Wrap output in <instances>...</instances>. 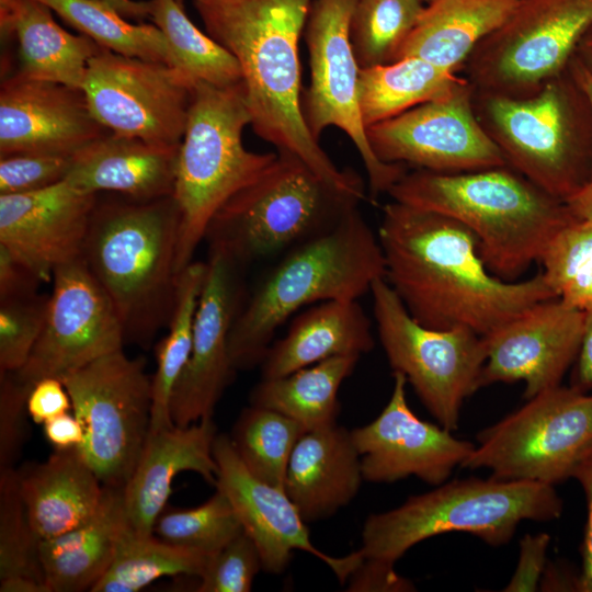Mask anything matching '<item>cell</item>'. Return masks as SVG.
<instances>
[{"label": "cell", "mask_w": 592, "mask_h": 592, "mask_svg": "<svg viewBox=\"0 0 592 592\" xmlns=\"http://www.w3.org/2000/svg\"><path fill=\"white\" fill-rule=\"evenodd\" d=\"M377 334L392 372L402 374L437 423L458 428L464 401L481 388L483 337L419 323L384 277L371 287Z\"/></svg>", "instance_id": "cell-11"}, {"label": "cell", "mask_w": 592, "mask_h": 592, "mask_svg": "<svg viewBox=\"0 0 592 592\" xmlns=\"http://www.w3.org/2000/svg\"><path fill=\"white\" fill-rule=\"evenodd\" d=\"M178 232L173 195L100 201L98 194L81 257L111 298L125 341L148 346L169 323Z\"/></svg>", "instance_id": "cell-5"}, {"label": "cell", "mask_w": 592, "mask_h": 592, "mask_svg": "<svg viewBox=\"0 0 592 592\" xmlns=\"http://www.w3.org/2000/svg\"><path fill=\"white\" fill-rule=\"evenodd\" d=\"M351 431L333 424L306 431L291 455L284 491L306 523L331 517L357 494L363 481Z\"/></svg>", "instance_id": "cell-25"}, {"label": "cell", "mask_w": 592, "mask_h": 592, "mask_svg": "<svg viewBox=\"0 0 592 592\" xmlns=\"http://www.w3.org/2000/svg\"><path fill=\"white\" fill-rule=\"evenodd\" d=\"M406 385V377L395 372L385 408L372 422L351 431L363 479L392 483L414 476L431 486L442 485L464 465L476 444L419 419L407 402Z\"/></svg>", "instance_id": "cell-19"}, {"label": "cell", "mask_w": 592, "mask_h": 592, "mask_svg": "<svg viewBox=\"0 0 592 592\" xmlns=\"http://www.w3.org/2000/svg\"><path fill=\"white\" fill-rule=\"evenodd\" d=\"M101 47L178 68L163 33L155 24H134L100 0H39Z\"/></svg>", "instance_id": "cell-36"}, {"label": "cell", "mask_w": 592, "mask_h": 592, "mask_svg": "<svg viewBox=\"0 0 592 592\" xmlns=\"http://www.w3.org/2000/svg\"><path fill=\"white\" fill-rule=\"evenodd\" d=\"M563 202L572 217L592 224V180Z\"/></svg>", "instance_id": "cell-55"}, {"label": "cell", "mask_w": 592, "mask_h": 592, "mask_svg": "<svg viewBox=\"0 0 592 592\" xmlns=\"http://www.w3.org/2000/svg\"><path fill=\"white\" fill-rule=\"evenodd\" d=\"M466 81L451 94L368 126L374 155L385 163L437 173H458L506 166L481 127Z\"/></svg>", "instance_id": "cell-16"}, {"label": "cell", "mask_w": 592, "mask_h": 592, "mask_svg": "<svg viewBox=\"0 0 592 592\" xmlns=\"http://www.w3.org/2000/svg\"><path fill=\"white\" fill-rule=\"evenodd\" d=\"M213 454L218 467L215 488L228 498L243 531L255 544L263 571L282 573L293 551L303 550L326 563L341 584L346 582L364 559L360 550L334 557L318 549L284 489L254 477L237 455L228 434H217Z\"/></svg>", "instance_id": "cell-21"}, {"label": "cell", "mask_w": 592, "mask_h": 592, "mask_svg": "<svg viewBox=\"0 0 592 592\" xmlns=\"http://www.w3.org/2000/svg\"><path fill=\"white\" fill-rule=\"evenodd\" d=\"M44 435L56 449L79 447L84 439L81 423L68 412L57 415L44 424Z\"/></svg>", "instance_id": "cell-52"}, {"label": "cell", "mask_w": 592, "mask_h": 592, "mask_svg": "<svg viewBox=\"0 0 592 592\" xmlns=\"http://www.w3.org/2000/svg\"><path fill=\"white\" fill-rule=\"evenodd\" d=\"M209 556L169 544L153 534L143 536L130 527L122 537L115 557L91 592H137L166 576L197 577Z\"/></svg>", "instance_id": "cell-35"}, {"label": "cell", "mask_w": 592, "mask_h": 592, "mask_svg": "<svg viewBox=\"0 0 592 592\" xmlns=\"http://www.w3.org/2000/svg\"><path fill=\"white\" fill-rule=\"evenodd\" d=\"M574 56L592 75V25L578 43Z\"/></svg>", "instance_id": "cell-58"}, {"label": "cell", "mask_w": 592, "mask_h": 592, "mask_svg": "<svg viewBox=\"0 0 592 592\" xmlns=\"http://www.w3.org/2000/svg\"><path fill=\"white\" fill-rule=\"evenodd\" d=\"M194 82L168 64L101 47L89 60L81 88L93 116L110 133L180 146Z\"/></svg>", "instance_id": "cell-15"}, {"label": "cell", "mask_w": 592, "mask_h": 592, "mask_svg": "<svg viewBox=\"0 0 592 592\" xmlns=\"http://www.w3.org/2000/svg\"><path fill=\"white\" fill-rule=\"evenodd\" d=\"M571 478L582 487L588 510L584 537L580 548L582 557L580 592H592V448L578 463Z\"/></svg>", "instance_id": "cell-51"}, {"label": "cell", "mask_w": 592, "mask_h": 592, "mask_svg": "<svg viewBox=\"0 0 592 592\" xmlns=\"http://www.w3.org/2000/svg\"><path fill=\"white\" fill-rule=\"evenodd\" d=\"M98 194L67 181L21 194L0 195V244L41 280L82 255Z\"/></svg>", "instance_id": "cell-23"}, {"label": "cell", "mask_w": 592, "mask_h": 592, "mask_svg": "<svg viewBox=\"0 0 592 592\" xmlns=\"http://www.w3.org/2000/svg\"><path fill=\"white\" fill-rule=\"evenodd\" d=\"M73 155L16 152L0 156V195L42 190L64 181Z\"/></svg>", "instance_id": "cell-45"}, {"label": "cell", "mask_w": 592, "mask_h": 592, "mask_svg": "<svg viewBox=\"0 0 592 592\" xmlns=\"http://www.w3.org/2000/svg\"><path fill=\"white\" fill-rule=\"evenodd\" d=\"M206 266L191 353L170 401L171 419L178 426L213 418L236 372L229 357V334L246 298L243 266L218 249H209Z\"/></svg>", "instance_id": "cell-18"}, {"label": "cell", "mask_w": 592, "mask_h": 592, "mask_svg": "<svg viewBox=\"0 0 592 592\" xmlns=\"http://www.w3.org/2000/svg\"><path fill=\"white\" fill-rule=\"evenodd\" d=\"M539 590L580 592V573L568 570L563 565L547 562L539 582Z\"/></svg>", "instance_id": "cell-54"}, {"label": "cell", "mask_w": 592, "mask_h": 592, "mask_svg": "<svg viewBox=\"0 0 592 592\" xmlns=\"http://www.w3.org/2000/svg\"><path fill=\"white\" fill-rule=\"evenodd\" d=\"M357 0H314L304 30L310 82L301 91L304 122L315 140L330 126L344 132L357 149L368 178L371 198L389 190L408 171L382 162L373 152L357 101L360 67L350 38Z\"/></svg>", "instance_id": "cell-14"}, {"label": "cell", "mask_w": 592, "mask_h": 592, "mask_svg": "<svg viewBox=\"0 0 592 592\" xmlns=\"http://www.w3.org/2000/svg\"><path fill=\"white\" fill-rule=\"evenodd\" d=\"M84 439L78 447L103 486L124 488L147 440L151 378L144 357L123 349L61 378Z\"/></svg>", "instance_id": "cell-13"}, {"label": "cell", "mask_w": 592, "mask_h": 592, "mask_svg": "<svg viewBox=\"0 0 592 592\" xmlns=\"http://www.w3.org/2000/svg\"><path fill=\"white\" fill-rule=\"evenodd\" d=\"M314 0H193L206 33L238 61L250 126L276 151L366 197L362 178L339 169L310 135L300 107L299 39Z\"/></svg>", "instance_id": "cell-2"}, {"label": "cell", "mask_w": 592, "mask_h": 592, "mask_svg": "<svg viewBox=\"0 0 592 592\" xmlns=\"http://www.w3.org/2000/svg\"><path fill=\"white\" fill-rule=\"evenodd\" d=\"M421 1L426 4V3L431 2L432 0H421Z\"/></svg>", "instance_id": "cell-59"}, {"label": "cell", "mask_w": 592, "mask_h": 592, "mask_svg": "<svg viewBox=\"0 0 592 592\" xmlns=\"http://www.w3.org/2000/svg\"><path fill=\"white\" fill-rule=\"evenodd\" d=\"M392 201L448 216L476 237L489 271L516 281L573 217L565 202L508 166L458 173L407 171Z\"/></svg>", "instance_id": "cell-3"}, {"label": "cell", "mask_w": 592, "mask_h": 592, "mask_svg": "<svg viewBox=\"0 0 592 592\" xmlns=\"http://www.w3.org/2000/svg\"><path fill=\"white\" fill-rule=\"evenodd\" d=\"M16 473L29 522L39 540L84 524L102 501L104 487L78 447L56 449L45 462Z\"/></svg>", "instance_id": "cell-27"}, {"label": "cell", "mask_w": 592, "mask_h": 592, "mask_svg": "<svg viewBox=\"0 0 592 592\" xmlns=\"http://www.w3.org/2000/svg\"><path fill=\"white\" fill-rule=\"evenodd\" d=\"M52 281L43 331L26 363L12 372L30 388L43 378L61 379L125 342L117 311L82 257L58 266Z\"/></svg>", "instance_id": "cell-17"}, {"label": "cell", "mask_w": 592, "mask_h": 592, "mask_svg": "<svg viewBox=\"0 0 592 592\" xmlns=\"http://www.w3.org/2000/svg\"><path fill=\"white\" fill-rule=\"evenodd\" d=\"M262 570L259 550L243 531L214 555L200 576L198 592H250Z\"/></svg>", "instance_id": "cell-44"}, {"label": "cell", "mask_w": 592, "mask_h": 592, "mask_svg": "<svg viewBox=\"0 0 592 592\" xmlns=\"http://www.w3.org/2000/svg\"><path fill=\"white\" fill-rule=\"evenodd\" d=\"M550 536L547 533L526 534L520 542V556L514 573L502 591H537L547 565Z\"/></svg>", "instance_id": "cell-47"}, {"label": "cell", "mask_w": 592, "mask_h": 592, "mask_svg": "<svg viewBox=\"0 0 592 592\" xmlns=\"http://www.w3.org/2000/svg\"><path fill=\"white\" fill-rule=\"evenodd\" d=\"M217 428L213 418L187 426L173 425L149 432L138 462L124 487V503L130 530L153 534L155 524L180 473L194 471L215 486L218 467L213 446Z\"/></svg>", "instance_id": "cell-24"}, {"label": "cell", "mask_w": 592, "mask_h": 592, "mask_svg": "<svg viewBox=\"0 0 592 592\" xmlns=\"http://www.w3.org/2000/svg\"><path fill=\"white\" fill-rule=\"evenodd\" d=\"M349 592H411L414 583L395 571V565L364 558L346 580Z\"/></svg>", "instance_id": "cell-48"}, {"label": "cell", "mask_w": 592, "mask_h": 592, "mask_svg": "<svg viewBox=\"0 0 592 592\" xmlns=\"http://www.w3.org/2000/svg\"><path fill=\"white\" fill-rule=\"evenodd\" d=\"M372 323L357 300L314 304L293 318L286 334L271 344L261 378H276L334 356L373 350Z\"/></svg>", "instance_id": "cell-28"}, {"label": "cell", "mask_w": 592, "mask_h": 592, "mask_svg": "<svg viewBox=\"0 0 592 592\" xmlns=\"http://www.w3.org/2000/svg\"><path fill=\"white\" fill-rule=\"evenodd\" d=\"M38 545L20 494L16 470L0 468L1 592H48Z\"/></svg>", "instance_id": "cell-39"}, {"label": "cell", "mask_w": 592, "mask_h": 592, "mask_svg": "<svg viewBox=\"0 0 592 592\" xmlns=\"http://www.w3.org/2000/svg\"><path fill=\"white\" fill-rule=\"evenodd\" d=\"M110 134L93 116L82 88L13 72L0 88V156L75 155Z\"/></svg>", "instance_id": "cell-22"}, {"label": "cell", "mask_w": 592, "mask_h": 592, "mask_svg": "<svg viewBox=\"0 0 592 592\" xmlns=\"http://www.w3.org/2000/svg\"><path fill=\"white\" fill-rule=\"evenodd\" d=\"M567 70L585 95L592 112V75L585 69V67L577 59L574 55L570 59Z\"/></svg>", "instance_id": "cell-56"}, {"label": "cell", "mask_w": 592, "mask_h": 592, "mask_svg": "<svg viewBox=\"0 0 592 592\" xmlns=\"http://www.w3.org/2000/svg\"><path fill=\"white\" fill-rule=\"evenodd\" d=\"M539 262L549 287L566 305L592 309V224L574 217L545 248Z\"/></svg>", "instance_id": "cell-41"}, {"label": "cell", "mask_w": 592, "mask_h": 592, "mask_svg": "<svg viewBox=\"0 0 592 592\" xmlns=\"http://www.w3.org/2000/svg\"><path fill=\"white\" fill-rule=\"evenodd\" d=\"M30 390L12 372H0V468L13 467L27 441Z\"/></svg>", "instance_id": "cell-46"}, {"label": "cell", "mask_w": 592, "mask_h": 592, "mask_svg": "<svg viewBox=\"0 0 592 592\" xmlns=\"http://www.w3.org/2000/svg\"><path fill=\"white\" fill-rule=\"evenodd\" d=\"M465 81L464 76L420 57L360 68L357 101L362 122L367 128L387 121L451 94Z\"/></svg>", "instance_id": "cell-32"}, {"label": "cell", "mask_w": 592, "mask_h": 592, "mask_svg": "<svg viewBox=\"0 0 592 592\" xmlns=\"http://www.w3.org/2000/svg\"><path fill=\"white\" fill-rule=\"evenodd\" d=\"M358 356H334L276 378H261L250 405L267 408L299 422L307 431L337 424L342 383Z\"/></svg>", "instance_id": "cell-33"}, {"label": "cell", "mask_w": 592, "mask_h": 592, "mask_svg": "<svg viewBox=\"0 0 592 592\" xmlns=\"http://www.w3.org/2000/svg\"><path fill=\"white\" fill-rule=\"evenodd\" d=\"M0 30L2 39L16 43L15 73L70 87H82L89 60L101 48L64 30L39 0H0Z\"/></svg>", "instance_id": "cell-29"}, {"label": "cell", "mask_w": 592, "mask_h": 592, "mask_svg": "<svg viewBox=\"0 0 592 592\" xmlns=\"http://www.w3.org/2000/svg\"><path fill=\"white\" fill-rule=\"evenodd\" d=\"M148 1L149 16L168 41L178 69L193 81L218 87H232L242 82L236 58L193 24L180 0Z\"/></svg>", "instance_id": "cell-37"}, {"label": "cell", "mask_w": 592, "mask_h": 592, "mask_svg": "<svg viewBox=\"0 0 592 592\" xmlns=\"http://www.w3.org/2000/svg\"><path fill=\"white\" fill-rule=\"evenodd\" d=\"M424 7L421 0H357L350 38L358 67L395 61Z\"/></svg>", "instance_id": "cell-40"}, {"label": "cell", "mask_w": 592, "mask_h": 592, "mask_svg": "<svg viewBox=\"0 0 592 592\" xmlns=\"http://www.w3.org/2000/svg\"><path fill=\"white\" fill-rule=\"evenodd\" d=\"M555 486L469 477L445 481L401 505L371 514L362 530L364 558L395 565L417 544L445 533H468L490 546L510 543L521 522L560 517Z\"/></svg>", "instance_id": "cell-6"}, {"label": "cell", "mask_w": 592, "mask_h": 592, "mask_svg": "<svg viewBox=\"0 0 592 592\" xmlns=\"http://www.w3.org/2000/svg\"><path fill=\"white\" fill-rule=\"evenodd\" d=\"M27 413L36 424L66 413L72 408L70 396L61 379L47 377L38 380L30 390Z\"/></svg>", "instance_id": "cell-49"}, {"label": "cell", "mask_w": 592, "mask_h": 592, "mask_svg": "<svg viewBox=\"0 0 592 592\" xmlns=\"http://www.w3.org/2000/svg\"><path fill=\"white\" fill-rule=\"evenodd\" d=\"M519 0H432L396 59L420 57L459 73L473 49L500 26Z\"/></svg>", "instance_id": "cell-31"}, {"label": "cell", "mask_w": 592, "mask_h": 592, "mask_svg": "<svg viewBox=\"0 0 592 592\" xmlns=\"http://www.w3.org/2000/svg\"><path fill=\"white\" fill-rule=\"evenodd\" d=\"M250 123L242 82L232 87L194 82L173 191L179 210L177 275L193 262L217 210L277 156L244 148L242 134Z\"/></svg>", "instance_id": "cell-7"}, {"label": "cell", "mask_w": 592, "mask_h": 592, "mask_svg": "<svg viewBox=\"0 0 592 592\" xmlns=\"http://www.w3.org/2000/svg\"><path fill=\"white\" fill-rule=\"evenodd\" d=\"M103 487L100 506L88 522L39 540V562L48 592L90 591L111 566L129 524L124 488Z\"/></svg>", "instance_id": "cell-30"}, {"label": "cell", "mask_w": 592, "mask_h": 592, "mask_svg": "<svg viewBox=\"0 0 592 592\" xmlns=\"http://www.w3.org/2000/svg\"><path fill=\"white\" fill-rule=\"evenodd\" d=\"M153 532L169 544L214 555L243 532L225 493L216 492L203 504L160 514Z\"/></svg>", "instance_id": "cell-42"}, {"label": "cell", "mask_w": 592, "mask_h": 592, "mask_svg": "<svg viewBox=\"0 0 592 592\" xmlns=\"http://www.w3.org/2000/svg\"><path fill=\"white\" fill-rule=\"evenodd\" d=\"M276 152L261 175L217 210L205 234L209 249L243 267L331 229L366 200L325 180L297 156Z\"/></svg>", "instance_id": "cell-9"}, {"label": "cell", "mask_w": 592, "mask_h": 592, "mask_svg": "<svg viewBox=\"0 0 592 592\" xmlns=\"http://www.w3.org/2000/svg\"><path fill=\"white\" fill-rule=\"evenodd\" d=\"M42 280L0 244V300L37 293Z\"/></svg>", "instance_id": "cell-50"}, {"label": "cell", "mask_w": 592, "mask_h": 592, "mask_svg": "<svg viewBox=\"0 0 592 592\" xmlns=\"http://www.w3.org/2000/svg\"><path fill=\"white\" fill-rule=\"evenodd\" d=\"M206 270V262L193 261L177 275L169 330L156 346L149 432L174 425L170 414L171 396L191 353L193 323Z\"/></svg>", "instance_id": "cell-34"}, {"label": "cell", "mask_w": 592, "mask_h": 592, "mask_svg": "<svg viewBox=\"0 0 592 592\" xmlns=\"http://www.w3.org/2000/svg\"><path fill=\"white\" fill-rule=\"evenodd\" d=\"M475 114L505 164L565 201L591 180L592 112L568 70L536 93H473Z\"/></svg>", "instance_id": "cell-8"}, {"label": "cell", "mask_w": 592, "mask_h": 592, "mask_svg": "<svg viewBox=\"0 0 592 592\" xmlns=\"http://www.w3.org/2000/svg\"><path fill=\"white\" fill-rule=\"evenodd\" d=\"M584 311L559 298L540 301L487 335L481 387L523 382L524 397L561 385L576 362L583 337Z\"/></svg>", "instance_id": "cell-20"}, {"label": "cell", "mask_w": 592, "mask_h": 592, "mask_svg": "<svg viewBox=\"0 0 592 592\" xmlns=\"http://www.w3.org/2000/svg\"><path fill=\"white\" fill-rule=\"evenodd\" d=\"M377 237L384 278L421 325L483 337L530 307L557 298L542 272L504 281L482 261L476 237L443 214L396 201L383 207Z\"/></svg>", "instance_id": "cell-1"}, {"label": "cell", "mask_w": 592, "mask_h": 592, "mask_svg": "<svg viewBox=\"0 0 592 592\" xmlns=\"http://www.w3.org/2000/svg\"><path fill=\"white\" fill-rule=\"evenodd\" d=\"M49 295L0 300V372H16L27 361L45 325Z\"/></svg>", "instance_id": "cell-43"}, {"label": "cell", "mask_w": 592, "mask_h": 592, "mask_svg": "<svg viewBox=\"0 0 592 592\" xmlns=\"http://www.w3.org/2000/svg\"><path fill=\"white\" fill-rule=\"evenodd\" d=\"M574 363L571 386L582 391L592 390V309L584 311L582 343Z\"/></svg>", "instance_id": "cell-53"}, {"label": "cell", "mask_w": 592, "mask_h": 592, "mask_svg": "<svg viewBox=\"0 0 592 592\" xmlns=\"http://www.w3.org/2000/svg\"><path fill=\"white\" fill-rule=\"evenodd\" d=\"M591 448L592 395L559 385L481 430L462 467L555 486L571 478Z\"/></svg>", "instance_id": "cell-10"}, {"label": "cell", "mask_w": 592, "mask_h": 592, "mask_svg": "<svg viewBox=\"0 0 592 592\" xmlns=\"http://www.w3.org/2000/svg\"><path fill=\"white\" fill-rule=\"evenodd\" d=\"M115 9L119 14L130 19L149 16V1L135 0H100Z\"/></svg>", "instance_id": "cell-57"}, {"label": "cell", "mask_w": 592, "mask_h": 592, "mask_svg": "<svg viewBox=\"0 0 592 592\" xmlns=\"http://www.w3.org/2000/svg\"><path fill=\"white\" fill-rule=\"evenodd\" d=\"M179 149L110 133L73 155L65 181L92 194L109 192L134 200L170 196Z\"/></svg>", "instance_id": "cell-26"}, {"label": "cell", "mask_w": 592, "mask_h": 592, "mask_svg": "<svg viewBox=\"0 0 592 592\" xmlns=\"http://www.w3.org/2000/svg\"><path fill=\"white\" fill-rule=\"evenodd\" d=\"M384 276L378 237L355 207L331 229L284 252L244 298L229 334L234 369L261 365L276 330L301 308L358 300Z\"/></svg>", "instance_id": "cell-4"}, {"label": "cell", "mask_w": 592, "mask_h": 592, "mask_svg": "<svg viewBox=\"0 0 592 592\" xmlns=\"http://www.w3.org/2000/svg\"><path fill=\"white\" fill-rule=\"evenodd\" d=\"M591 25L592 0H519L460 72L476 92L530 96L566 71Z\"/></svg>", "instance_id": "cell-12"}, {"label": "cell", "mask_w": 592, "mask_h": 592, "mask_svg": "<svg viewBox=\"0 0 592 592\" xmlns=\"http://www.w3.org/2000/svg\"><path fill=\"white\" fill-rule=\"evenodd\" d=\"M306 431L285 414L250 405L241 411L229 437L237 455L254 477L284 489L291 455Z\"/></svg>", "instance_id": "cell-38"}]
</instances>
